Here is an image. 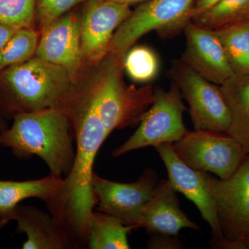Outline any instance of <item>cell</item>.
Masks as SVG:
<instances>
[{
	"mask_svg": "<svg viewBox=\"0 0 249 249\" xmlns=\"http://www.w3.org/2000/svg\"><path fill=\"white\" fill-rule=\"evenodd\" d=\"M233 75L249 74V22L215 29Z\"/></svg>",
	"mask_w": 249,
	"mask_h": 249,
	"instance_id": "ffe728a7",
	"label": "cell"
},
{
	"mask_svg": "<svg viewBox=\"0 0 249 249\" xmlns=\"http://www.w3.org/2000/svg\"><path fill=\"white\" fill-rule=\"evenodd\" d=\"M130 6L109 0H88L82 5V67L101 61L110 49L114 33L132 14Z\"/></svg>",
	"mask_w": 249,
	"mask_h": 249,
	"instance_id": "8fae6325",
	"label": "cell"
},
{
	"mask_svg": "<svg viewBox=\"0 0 249 249\" xmlns=\"http://www.w3.org/2000/svg\"><path fill=\"white\" fill-rule=\"evenodd\" d=\"M133 226L126 225L119 218L94 211L89 228L90 249H128V235Z\"/></svg>",
	"mask_w": 249,
	"mask_h": 249,
	"instance_id": "d6986e66",
	"label": "cell"
},
{
	"mask_svg": "<svg viewBox=\"0 0 249 249\" xmlns=\"http://www.w3.org/2000/svg\"><path fill=\"white\" fill-rule=\"evenodd\" d=\"M192 22L208 29H219L238 23L249 22V0H222Z\"/></svg>",
	"mask_w": 249,
	"mask_h": 249,
	"instance_id": "44dd1931",
	"label": "cell"
},
{
	"mask_svg": "<svg viewBox=\"0 0 249 249\" xmlns=\"http://www.w3.org/2000/svg\"><path fill=\"white\" fill-rule=\"evenodd\" d=\"M230 112L228 134L249 154V74L233 75L220 85Z\"/></svg>",
	"mask_w": 249,
	"mask_h": 249,
	"instance_id": "ac0fdd59",
	"label": "cell"
},
{
	"mask_svg": "<svg viewBox=\"0 0 249 249\" xmlns=\"http://www.w3.org/2000/svg\"><path fill=\"white\" fill-rule=\"evenodd\" d=\"M155 148L164 163L168 180L175 191L196 205L203 219L209 224L212 234L210 242L224 239L213 199L206 181V172L193 169L186 165L175 154L172 144H160Z\"/></svg>",
	"mask_w": 249,
	"mask_h": 249,
	"instance_id": "7c38bea8",
	"label": "cell"
},
{
	"mask_svg": "<svg viewBox=\"0 0 249 249\" xmlns=\"http://www.w3.org/2000/svg\"><path fill=\"white\" fill-rule=\"evenodd\" d=\"M19 29L0 23V50L9 42Z\"/></svg>",
	"mask_w": 249,
	"mask_h": 249,
	"instance_id": "83f0119b",
	"label": "cell"
},
{
	"mask_svg": "<svg viewBox=\"0 0 249 249\" xmlns=\"http://www.w3.org/2000/svg\"><path fill=\"white\" fill-rule=\"evenodd\" d=\"M172 146L188 166L214 174L220 179L231 176L247 155L231 136L214 131L188 130Z\"/></svg>",
	"mask_w": 249,
	"mask_h": 249,
	"instance_id": "ba28073f",
	"label": "cell"
},
{
	"mask_svg": "<svg viewBox=\"0 0 249 249\" xmlns=\"http://www.w3.org/2000/svg\"><path fill=\"white\" fill-rule=\"evenodd\" d=\"M220 1L222 0H196L191 11V15H190L191 19L195 16L208 11Z\"/></svg>",
	"mask_w": 249,
	"mask_h": 249,
	"instance_id": "4316f807",
	"label": "cell"
},
{
	"mask_svg": "<svg viewBox=\"0 0 249 249\" xmlns=\"http://www.w3.org/2000/svg\"><path fill=\"white\" fill-rule=\"evenodd\" d=\"M13 121L11 127L0 132L1 146L9 147L19 159L37 156L51 175L65 178L70 175L76 156L75 136L65 111L47 109L23 113Z\"/></svg>",
	"mask_w": 249,
	"mask_h": 249,
	"instance_id": "7a4b0ae2",
	"label": "cell"
},
{
	"mask_svg": "<svg viewBox=\"0 0 249 249\" xmlns=\"http://www.w3.org/2000/svg\"><path fill=\"white\" fill-rule=\"evenodd\" d=\"M126 54L109 49L91 67L95 103L107 137L116 129L132 127L153 103L155 88L150 85L137 88L124 80Z\"/></svg>",
	"mask_w": 249,
	"mask_h": 249,
	"instance_id": "277c9868",
	"label": "cell"
},
{
	"mask_svg": "<svg viewBox=\"0 0 249 249\" xmlns=\"http://www.w3.org/2000/svg\"><path fill=\"white\" fill-rule=\"evenodd\" d=\"M168 73L189 105L194 129L228 134L230 112L220 86L205 79L181 59L173 60Z\"/></svg>",
	"mask_w": 249,
	"mask_h": 249,
	"instance_id": "52a82bcc",
	"label": "cell"
},
{
	"mask_svg": "<svg viewBox=\"0 0 249 249\" xmlns=\"http://www.w3.org/2000/svg\"><path fill=\"white\" fill-rule=\"evenodd\" d=\"M196 0H147L138 4L116 29L110 49L127 53L137 40L156 31L161 38H171L191 22Z\"/></svg>",
	"mask_w": 249,
	"mask_h": 249,
	"instance_id": "8992f818",
	"label": "cell"
},
{
	"mask_svg": "<svg viewBox=\"0 0 249 249\" xmlns=\"http://www.w3.org/2000/svg\"><path fill=\"white\" fill-rule=\"evenodd\" d=\"M242 242L244 246H245V249H249V237L242 241Z\"/></svg>",
	"mask_w": 249,
	"mask_h": 249,
	"instance_id": "4dcf8cb0",
	"label": "cell"
},
{
	"mask_svg": "<svg viewBox=\"0 0 249 249\" xmlns=\"http://www.w3.org/2000/svg\"><path fill=\"white\" fill-rule=\"evenodd\" d=\"M177 193L169 180L159 181L142 210L139 227L144 228L150 236H178L183 229L199 231L200 227L181 209Z\"/></svg>",
	"mask_w": 249,
	"mask_h": 249,
	"instance_id": "9a60e30c",
	"label": "cell"
},
{
	"mask_svg": "<svg viewBox=\"0 0 249 249\" xmlns=\"http://www.w3.org/2000/svg\"><path fill=\"white\" fill-rule=\"evenodd\" d=\"M63 179L49 175L24 181L0 180V229L14 220L15 210L24 199L38 198L45 204L52 200L60 191Z\"/></svg>",
	"mask_w": 249,
	"mask_h": 249,
	"instance_id": "e0dca14e",
	"label": "cell"
},
{
	"mask_svg": "<svg viewBox=\"0 0 249 249\" xmlns=\"http://www.w3.org/2000/svg\"><path fill=\"white\" fill-rule=\"evenodd\" d=\"M36 0H0V23L20 29H36Z\"/></svg>",
	"mask_w": 249,
	"mask_h": 249,
	"instance_id": "cb8c5ba5",
	"label": "cell"
},
{
	"mask_svg": "<svg viewBox=\"0 0 249 249\" xmlns=\"http://www.w3.org/2000/svg\"><path fill=\"white\" fill-rule=\"evenodd\" d=\"M65 112L74 132L76 156L58 194L45 204L70 247L88 249L91 217L97 205L92 186L93 165L108 137L96 109L90 67L80 70Z\"/></svg>",
	"mask_w": 249,
	"mask_h": 249,
	"instance_id": "6da1fadb",
	"label": "cell"
},
{
	"mask_svg": "<svg viewBox=\"0 0 249 249\" xmlns=\"http://www.w3.org/2000/svg\"><path fill=\"white\" fill-rule=\"evenodd\" d=\"M88 0H36V30L42 34L63 15Z\"/></svg>",
	"mask_w": 249,
	"mask_h": 249,
	"instance_id": "d4e9b609",
	"label": "cell"
},
{
	"mask_svg": "<svg viewBox=\"0 0 249 249\" xmlns=\"http://www.w3.org/2000/svg\"><path fill=\"white\" fill-rule=\"evenodd\" d=\"M223 236L232 242L249 237V154L231 176L226 179L206 173Z\"/></svg>",
	"mask_w": 249,
	"mask_h": 249,
	"instance_id": "9c48e42d",
	"label": "cell"
},
{
	"mask_svg": "<svg viewBox=\"0 0 249 249\" xmlns=\"http://www.w3.org/2000/svg\"><path fill=\"white\" fill-rule=\"evenodd\" d=\"M147 248L150 249H181L184 248L178 236L154 235L150 236Z\"/></svg>",
	"mask_w": 249,
	"mask_h": 249,
	"instance_id": "484cf974",
	"label": "cell"
},
{
	"mask_svg": "<svg viewBox=\"0 0 249 249\" xmlns=\"http://www.w3.org/2000/svg\"><path fill=\"white\" fill-rule=\"evenodd\" d=\"M182 98L179 88L173 82L168 90L155 88L153 103L142 115L138 129L112 152L113 157L143 147L173 144L182 139L188 132L183 123L186 108Z\"/></svg>",
	"mask_w": 249,
	"mask_h": 249,
	"instance_id": "5b68a950",
	"label": "cell"
},
{
	"mask_svg": "<svg viewBox=\"0 0 249 249\" xmlns=\"http://www.w3.org/2000/svg\"><path fill=\"white\" fill-rule=\"evenodd\" d=\"M14 220L17 222L16 232L25 234L24 249H65L70 245L59 230L51 214L35 206L18 205Z\"/></svg>",
	"mask_w": 249,
	"mask_h": 249,
	"instance_id": "2e32d148",
	"label": "cell"
},
{
	"mask_svg": "<svg viewBox=\"0 0 249 249\" xmlns=\"http://www.w3.org/2000/svg\"><path fill=\"white\" fill-rule=\"evenodd\" d=\"M9 127L6 119L0 114V132H3Z\"/></svg>",
	"mask_w": 249,
	"mask_h": 249,
	"instance_id": "f546056e",
	"label": "cell"
},
{
	"mask_svg": "<svg viewBox=\"0 0 249 249\" xmlns=\"http://www.w3.org/2000/svg\"><path fill=\"white\" fill-rule=\"evenodd\" d=\"M124 69L134 81L148 83L160 71V61L155 52L147 46L131 47L126 53Z\"/></svg>",
	"mask_w": 249,
	"mask_h": 249,
	"instance_id": "603a6c76",
	"label": "cell"
},
{
	"mask_svg": "<svg viewBox=\"0 0 249 249\" xmlns=\"http://www.w3.org/2000/svg\"><path fill=\"white\" fill-rule=\"evenodd\" d=\"M40 34L36 29H20L0 50V72L35 56Z\"/></svg>",
	"mask_w": 249,
	"mask_h": 249,
	"instance_id": "7402d4cb",
	"label": "cell"
},
{
	"mask_svg": "<svg viewBox=\"0 0 249 249\" xmlns=\"http://www.w3.org/2000/svg\"><path fill=\"white\" fill-rule=\"evenodd\" d=\"M184 32L186 47L181 60L205 79L219 86L233 76L215 31L191 21Z\"/></svg>",
	"mask_w": 249,
	"mask_h": 249,
	"instance_id": "5bb4252c",
	"label": "cell"
},
{
	"mask_svg": "<svg viewBox=\"0 0 249 249\" xmlns=\"http://www.w3.org/2000/svg\"><path fill=\"white\" fill-rule=\"evenodd\" d=\"M82 5L52 23L40 34L36 56L65 68L73 82L82 69Z\"/></svg>",
	"mask_w": 249,
	"mask_h": 249,
	"instance_id": "4fadbf2b",
	"label": "cell"
},
{
	"mask_svg": "<svg viewBox=\"0 0 249 249\" xmlns=\"http://www.w3.org/2000/svg\"><path fill=\"white\" fill-rule=\"evenodd\" d=\"M73 85L65 68L35 55L0 72V114L7 121L44 109L65 111Z\"/></svg>",
	"mask_w": 249,
	"mask_h": 249,
	"instance_id": "3957f363",
	"label": "cell"
},
{
	"mask_svg": "<svg viewBox=\"0 0 249 249\" xmlns=\"http://www.w3.org/2000/svg\"><path fill=\"white\" fill-rule=\"evenodd\" d=\"M158 175L147 168L133 183H119L93 173L92 186L97 199L96 211L119 218L126 225L140 226L142 210L155 193Z\"/></svg>",
	"mask_w": 249,
	"mask_h": 249,
	"instance_id": "30bf717a",
	"label": "cell"
},
{
	"mask_svg": "<svg viewBox=\"0 0 249 249\" xmlns=\"http://www.w3.org/2000/svg\"><path fill=\"white\" fill-rule=\"evenodd\" d=\"M109 1H115V2L127 4L128 5V6H133V5L142 4V3L147 1V0H109Z\"/></svg>",
	"mask_w": 249,
	"mask_h": 249,
	"instance_id": "f1b7e54d",
	"label": "cell"
}]
</instances>
